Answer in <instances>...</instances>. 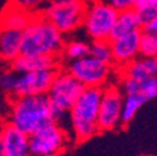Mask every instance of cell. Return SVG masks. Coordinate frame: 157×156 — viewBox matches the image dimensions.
I'll return each instance as SVG.
<instances>
[{
    "label": "cell",
    "instance_id": "cell-27",
    "mask_svg": "<svg viewBox=\"0 0 157 156\" xmlns=\"http://www.w3.org/2000/svg\"><path fill=\"white\" fill-rule=\"evenodd\" d=\"M142 30L144 31H148V33H153V34H157V18L153 19V20L146 23L144 26H142Z\"/></svg>",
    "mask_w": 157,
    "mask_h": 156
},
{
    "label": "cell",
    "instance_id": "cell-32",
    "mask_svg": "<svg viewBox=\"0 0 157 156\" xmlns=\"http://www.w3.org/2000/svg\"><path fill=\"white\" fill-rule=\"evenodd\" d=\"M30 156H52V155H30Z\"/></svg>",
    "mask_w": 157,
    "mask_h": 156
},
{
    "label": "cell",
    "instance_id": "cell-3",
    "mask_svg": "<svg viewBox=\"0 0 157 156\" xmlns=\"http://www.w3.org/2000/svg\"><path fill=\"white\" fill-rule=\"evenodd\" d=\"M102 96V88H84L82 92L69 110V119L75 139L85 141L99 131L97 116Z\"/></svg>",
    "mask_w": 157,
    "mask_h": 156
},
{
    "label": "cell",
    "instance_id": "cell-25",
    "mask_svg": "<svg viewBox=\"0 0 157 156\" xmlns=\"http://www.w3.org/2000/svg\"><path fill=\"white\" fill-rule=\"evenodd\" d=\"M104 2L113 8L117 13H120L128 9H136V5L140 0H104Z\"/></svg>",
    "mask_w": 157,
    "mask_h": 156
},
{
    "label": "cell",
    "instance_id": "cell-4",
    "mask_svg": "<svg viewBox=\"0 0 157 156\" xmlns=\"http://www.w3.org/2000/svg\"><path fill=\"white\" fill-rule=\"evenodd\" d=\"M82 90L84 86L66 70H57L52 84L46 94L50 103L52 120L55 123L60 124V121L66 118V114L72 107Z\"/></svg>",
    "mask_w": 157,
    "mask_h": 156
},
{
    "label": "cell",
    "instance_id": "cell-19",
    "mask_svg": "<svg viewBox=\"0 0 157 156\" xmlns=\"http://www.w3.org/2000/svg\"><path fill=\"white\" fill-rule=\"evenodd\" d=\"M89 55L107 65H113L112 51L109 40H95L89 44Z\"/></svg>",
    "mask_w": 157,
    "mask_h": 156
},
{
    "label": "cell",
    "instance_id": "cell-31",
    "mask_svg": "<svg viewBox=\"0 0 157 156\" xmlns=\"http://www.w3.org/2000/svg\"><path fill=\"white\" fill-rule=\"evenodd\" d=\"M82 2H85L86 4H89V3H94V2H99V0H82Z\"/></svg>",
    "mask_w": 157,
    "mask_h": 156
},
{
    "label": "cell",
    "instance_id": "cell-1",
    "mask_svg": "<svg viewBox=\"0 0 157 156\" xmlns=\"http://www.w3.org/2000/svg\"><path fill=\"white\" fill-rule=\"evenodd\" d=\"M65 44L64 35L41 13L33 14L21 31V54L59 56Z\"/></svg>",
    "mask_w": 157,
    "mask_h": 156
},
{
    "label": "cell",
    "instance_id": "cell-20",
    "mask_svg": "<svg viewBox=\"0 0 157 156\" xmlns=\"http://www.w3.org/2000/svg\"><path fill=\"white\" fill-rule=\"evenodd\" d=\"M61 53L65 59H67L69 61L78 60L89 55V44L81 40H71L64 44Z\"/></svg>",
    "mask_w": 157,
    "mask_h": 156
},
{
    "label": "cell",
    "instance_id": "cell-21",
    "mask_svg": "<svg viewBox=\"0 0 157 156\" xmlns=\"http://www.w3.org/2000/svg\"><path fill=\"white\" fill-rule=\"evenodd\" d=\"M139 54L140 56L157 59V34L141 30Z\"/></svg>",
    "mask_w": 157,
    "mask_h": 156
},
{
    "label": "cell",
    "instance_id": "cell-29",
    "mask_svg": "<svg viewBox=\"0 0 157 156\" xmlns=\"http://www.w3.org/2000/svg\"><path fill=\"white\" fill-rule=\"evenodd\" d=\"M6 111V101L4 100V97L0 95V116L4 115Z\"/></svg>",
    "mask_w": 157,
    "mask_h": 156
},
{
    "label": "cell",
    "instance_id": "cell-12",
    "mask_svg": "<svg viewBox=\"0 0 157 156\" xmlns=\"http://www.w3.org/2000/svg\"><path fill=\"white\" fill-rule=\"evenodd\" d=\"M0 149L4 156H30L29 136L5 123L0 130Z\"/></svg>",
    "mask_w": 157,
    "mask_h": 156
},
{
    "label": "cell",
    "instance_id": "cell-11",
    "mask_svg": "<svg viewBox=\"0 0 157 156\" xmlns=\"http://www.w3.org/2000/svg\"><path fill=\"white\" fill-rule=\"evenodd\" d=\"M140 36L141 30H137L110 39L109 41L115 65L122 68L126 64L135 60L137 56H140Z\"/></svg>",
    "mask_w": 157,
    "mask_h": 156
},
{
    "label": "cell",
    "instance_id": "cell-30",
    "mask_svg": "<svg viewBox=\"0 0 157 156\" xmlns=\"http://www.w3.org/2000/svg\"><path fill=\"white\" fill-rule=\"evenodd\" d=\"M46 2H49V4H64V3L76 2V0H46Z\"/></svg>",
    "mask_w": 157,
    "mask_h": 156
},
{
    "label": "cell",
    "instance_id": "cell-17",
    "mask_svg": "<svg viewBox=\"0 0 157 156\" xmlns=\"http://www.w3.org/2000/svg\"><path fill=\"white\" fill-rule=\"evenodd\" d=\"M31 16L33 14L29 11L8 5V8L0 14V28L23 31L29 24Z\"/></svg>",
    "mask_w": 157,
    "mask_h": 156
},
{
    "label": "cell",
    "instance_id": "cell-22",
    "mask_svg": "<svg viewBox=\"0 0 157 156\" xmlns=\"http://www.w3.org/2000/svg\"><path fill=\"white\" fill-rule=\"evenodd\" d=\"M137 95L145 97L146 100L153 99L157 96V75L153 77H148L146 80L139 81V91Z\"/></svg>",
    "mask_w": 157,
    "mask_h": 156
},
{
    "label": "cell",
    "instance_id": "cell-10",
    "mask_svg": "<svg viewBox=\"0 0 157 156\" xmlns=\"http://www.w3.org/2000/svg\"><path fill=\"white\" fill-rule=\"evenodd\" d=\"M57 70H40L17 74L13 97L46 95Z\"/></svg>",
    "mask_w": 157,
    "mask_h": 156
},
{
    "label": "cell",
    "instance_id": "cell-7",
    "mask_svg": "<svg viewBox=\"0 0 157 156\" xmlns=\"http://www.w3.org/2000/svg\"><path fill=\"white\" fill-rule=\"evenodd\" d=\"M111 66L87 55L78 60L70 61L65 70L84 88H104L111 74Z\"/></svg>",
    "mask_w": 157,
    "mask_h": 156
},
{
    "label": "cell",
    "instance_id": "cell-13",
    "mask_svg": "<svg viewBox=\"0 0 157 156\" xmlns=\"http://www.w3.org/2000/svg\"><path fill=\"white\" fill-rule=\"evenodd\" d=\"M11 70L16 74H25L40 70H59V57L49 55H24L20 54L10 64Z\"/></svg>",
    "mask_w": 157,
    "mask_h": 156
},
{
    "label": "cell",
    "instance_id": "cell-6",
    "mask_svg": "<svg viewBox=\"0 0 157 156\" xmlns=\"http://www.w3.org/2000/svg\"><path fill=\"white\" fill-rule=\"evenodd\" d=\"M85 10L86 3L82 0H76L64 4H49L44 8L41 14L63 35H65L82 26Z\"/></svg>",
    "mask_w": 157,
    "mask_h": 156
},
{
    "label": "cell",
    "instance_id": "cell-8",
    "mask_svg": "<svg viewBox=\"0 0 157 156\" xmlns=\"http://www.w3.org/2000/svg\"><path fill=\"white\" fill-rule=\"evenodd\" d=\"M67 142V134L60 124L51 121L29 136L31 155L56 156Z\"/></svg>",
    "mask_w": 157,
    "mask_h": 156
},
{
    "label": "cell",
    "instance_id": "cell-9",
    "mask_svg": "<svg viewBox=\"0 0 157 156\" xmlns=\"http://www.w3.org/2000/svg\"><path fill=\"white\" fill-rule=\"evenodd\" d=\"M124 94L117 85L102 88V96L97 116L99 131H111L121 125Z\"/></svg>",
    "mask_w": 157,
    "mask_h": 156
},
{
    "label": "cell",
    "instance_id": "cell-26",
    "mask_svg": "<svg viewBox=\"0 0 157 156\" xmlns=\"http://www.w3.org/2000/svg\"><path fill=\"white\" fill-rule=\"evenodd\" d=\"M136 10L139 11L144 25L146 23H148V21H151V20H153V19L157 18V4H150V5H146V6L139 8Z\"/></svg>",
    "mask_w": 157,
    "mask_h": 156
},
{
    "label": "cell",
    "instance_id": "cell-24",
    "mask_svg": "<svg viewBox=\"0 0 157 156\" xmlns=\"http://www.w3.org/2000/svg\"><path fill=\"white\" fill-rule=\"evenodd\" d=\"M11 6L19 8V9H23L25 11H29L31 14L37 13V9L43 5L44 2L46 0H9Z\"/></svg>",
    "mask_w": 157,
    "mask_h": 156
},
{
    "label": "cell",
    "instance_id": "cell-18",
    "mask_svg": "<svg viewBox=\"0 0 157 156\" xmlns=\"http://www.w3.org/2000/svg\"><path fill=\"white\" fill-rule=\"evenodd\" d=\"M147 100L140 95H124L122 104V114H121V124L127 125L140 110V107Z\"/></svg>",
    "mask_w": 157,
    "mask_h": 156
},
{
    "label": "cell",
    "instance_id": "cell-15",
    "mask_svg": "<svg viewBox=\"0 0 157 156\" xmlns=\"http://www.w3.org/2000/svg\"><path fill=\"white\" fill-rule=\"evenodd\" d=\"M21 54V31L0 28V61L13 63Z\"/></svg>",
    "mask_w": 157,
    "mask_h": 156
},
{
    "label": "cell",
    "instance_id": "cell-14",
    "mask_svg": "<svg viewBox=\"0 0 157 156\" xmlns=\"http://www.w3.org/2000/svg\"><path fill=\"white\" fill-rule=\"evenodd\" d=\"M120 74L121 77H130L137 81L153 77L157 75V59L137 56L131 63L120 68Z\"/></svg>",
    "mask_w": 157,
    "mask_h": 156
},
{
    "label": "cell",
    "instance_id": "cell-5",
    "mask_svg": "<svg viewBox=\"0 0 157 156\" xmlns=\"http://www.w3.org/2000/svg\"><path fill=\"white\" fill-rule=\"evenodd\" d=\"M117 13L104 0L86 4L82 26L91 40H110Z\"/></svg>",
    "mask_w": 157,
    "mask_h": 156
},
{
    "label": "cell",
    "instance_id": "cell-23",
    "mask_svg": "<svg viewBox=\"0 0 157 156\" xmlns=\"http://www.w3.org/2000/svg\"><path fill=\"white\" fill-rule=\"evenodd\" d=\"M16 79H17V74L11 69L0 71V90L5 94L13 95Z\"/></svg>",
    "mask_w": 157,
    "mask_h": 156
},
{
    "label": "cell",
    "instance_id": "cell-28",
    "mask_svg": "<svg viewBox=\"0 0 157 156\" xmlns=\"http://www.w3.org/2000/svg\"><path fill=\"white\" fill-rule=\"evenodd\" d=\"M150 4H157V0H140V2L137 3V5H136V9L150 5Z\"/></svg>",
    "mask_w": 157,
    "mask_h": 156
},
{
    "label": "cell",
    "instance_id": "cell-16",
    "mask_svg": "<svg viewBox=\"0 0 157 156\" xmlns=\"http://www.w3.org/2000/svg\"><path fill=\"white\" fill-rule=\"evenodd\" d=\"M142 26H144L142 20L140 18L139 11L136 9H128V10L120 11L117 14L110 39L124 35V34H128L132 31L142 30Z\"/></svg>",
    "mask_w": 157,
    "mask_h": 156
},
{
    "label": "cell",
    "instance_id": "cell-33",
    "mask_svg": "<svg viewBox=\"0 0 157 156\" xmlns=\"http://www.w3.org/2000/svg\"><path fill=\"white\" fill-rule=\"evenodd\" d=\"M140 156H142V155H140Z\"/></svg>",
    "mask_w": 157,
    "mask_h": 156
},
{
    "label": "cell",
    "instance_id": "cell-2",
    "mask_svg": "<svg viewBox=\"0 0 157 156\" xmlns=\"http://www.w3.org/2000/svg\"><path fill=\"white\" fill-rule=\"evenodd\" d=\"M54 121L46 95L13 97L8 107V121L30 136L45 124Z\"/></svg>",
    "mask_w": 157,
    "mask_h": 156
}]
</instances>
